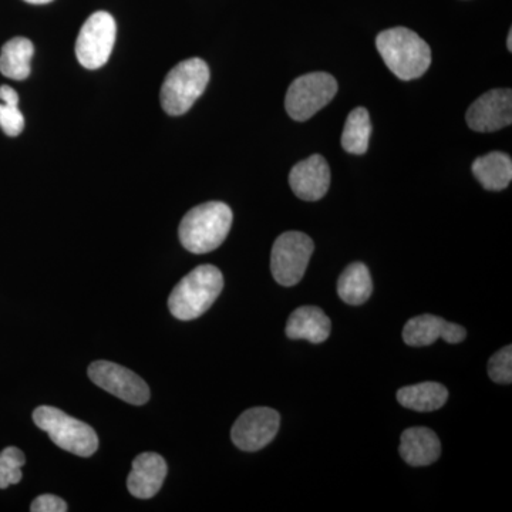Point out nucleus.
I'll list each match as a JSON object with an SVG mask.
<instances>
[{"label":"nucleus","instance_id":"1","mask_svg":"<svg viewBox=\"0 0 512 512\" xmlns=\"http://www.w3.org/2000/svg\"><path fill=\"white\" fill-rule=\"evenodd\" d=\"M231 227V208L224 202L211 201L185 214L178 235L183 247L191 254H208L221 247Z\"/></svg>","mask_w":512,"mask_h":512},{"label":"nucleus","instance_id":"2","mask_svg":"<svg viewBox=\"0 0 512 512\" xmlns=\"http://www.w3.org/2000/svg\"><path fill=\"white\" fill-rule=\"evenodd\" d=\"M376 47L390 72L404 82L419 79L429 70L430 46L413 30H384L377 36Z\"/></svg>","mask_w":512,"mask_h":512},{"label":"nucleus","instance_id":"3","mask_svg":"<svg viewBox=\"0 0 512 512\" xmlns=\"http://www.w3.org/2000/svg\"><path fill=\"white\" fill-rule=\"evenodd\" d=\"M224 288V276L214 265H201L184 276L171 292L168 308L174 318L194 320L214 305Z\"/></svg>","mask_w":512,"mask_h":512},{"label":"nucleus","instance_id":"4","mask_svg":"<svg viewBox=\"0 0 512 512\" xmlns=\"http://www.w3.org/2000/svg\"><path fill=\"white\" fill-rule=\"evenodd\" d=\"M210 76V67L198 57L178 63L161 86V106L165 113L174 117L187 113L207 89Z\"/></svg>","mask_w":512,"mask_h":512},{"label":"nucleus","instance_id":"5","mask_svg":"<svg viewBox=\"0 0 512 512\" xmlns=\"http://www.w3.org/2000/svg\"><path fill=\"white\" fill-rule=\"evenodd\" d=\"M33 421L40 430L49 434L56 446L76 456H93L99 448V437L93 427L56 407H37L33 413Z\"/></svg>","mask_w":512,"mask_h":512},{"label":"nucleus","instance_id":"6","mask_svg":"<svg viewBox=\"0 0 512 512\" xmlns=\"http://www.w3.org/2000/svg\"><path fill=\"white\" fill-rule=\"evenodd\" d=\"M338 93V82L329 73L303 74L289 86L285 107L291 119L306 121L328 106Z\"/></svg>","mask_w":512,"mask_h":512},{"label":"nucleus","instance_id":"7","mask_svg":"<svg viewBox=\"0 0 512 512\" xmlns=\"http://www.w3.org/2000/svg\"><path fill=\"white\" fill-rule=\"evenodd\" d=\"M315 245L308 235L288 231L276 238L271 254V271L282 286H295L302 281Z\"/></svg>","mask_w":512,"mask_h":512},{"label":"nucleus","instance_id":"8","mask_svg":"<svg viewBox=\"0 0 512 512\" xmlns=\"http://www.w3.org/2000/svg\"><path fill=\"white\" fill-rule=\"evenodd\" d=\"M117 25L107 12H96L84 22L76 42V56L79 63L89 70H96L109 62Z\"/></svg>","mask_w":512,"mask_h":512},{"label":"nucleus","instance_id":"9","mask_svg":"<svg viewBox=\"0 0 512 512\" xmlns=\"http://www.w3.org/2000/svg\"><path fill=\"white\" fill-rule=\"evenodd\" d=\"M89 377L96 386L119 397L123 402L143 406L150 400L147 383L136 373L117 363L107 360L94 362L89 367Z\"/></svg>","mask_w":512,"mask_h":512},{"label":"nucleus","instance_id":"10","mask_svg":"<svg viewBox=\"0 0 512 512\" xmlns=\"http://www.w3.org/2000/svg\"><path fill=\"white\" fill-rule=\"evenodd\" d=\"M281 416L269 407H254L242 413L231 430L232 443L244 451H259L275 439Z\"/></svg>","mask_w":512,"mask_h":512},{"label":"nucleus","instance_id":"11","mask_svg":"<svg viewBox=\"0 0 512 512\" xmlns=\"http://www.w3.org/2000/svg\"><path fill=\"white\" fill-rule=\"evenodd\" d=\"M467 124L478 133H493L512 123V92L497 89L478 97L467 111Z\"/></svg>","mask_w":512,"mask_h":512},{"label":"nucleus","instance_id":"12","mask_svg":"<svg viewBox=\"0 0 512 512\" xmlns=\"http://www.w3.org/2000/svg\"><path fill=\"white\" fill-rule=\"evenodd\" d=\"M466 336V329L461 328L457 323L447 322L429 313L410 319L403 329L404 343L413 348L433 345L440 338L454 345V343L463 342Z\"/></svg>","mask_w":512,"mask_h":512},{"label":"nucleus","instance_id":"13","mask_svg":"<svg viewBox=\"0 0 512 512\" xmlns=\"http://www.w3.org/2000/svg\"><path fill=\"white\" fill-rule=\"evenodd\" d=\"M289 184L296 197L303 201L322 200L330 185L328 161L319 154L306 158L292 168Z\"/></svg>","mask_w":512,"mask_h":512},{"label":"nucleus","instance_id":"14","mask_svg":"<svg viewBox=\"0 0 512 512\" xmlns=\"http://www.w3.org/2000/svg\"><path fill=\"white\" fill-rule=\"evenodd\" d=\"M167 473V463L160 454H140L133 461L130 476L127 478L128 491L141 500L153 498L163 487Z\"/></svg>","mask_w":512,"mask_h":512},{"label":"nucleus","instance_id":"15","mask_svg":"<svg viewBox=\"0 0 512 512\" xmlns=\"http://www.w3.org/2000/svg\"><path fill=\"white\" fill-rule=\"evenodd\" d=\"M400 456L409 466L424 467L436 463L441 454L437 434L427 427H410L400 439Z\"/></svg>","mask_w":512,"mask_h":512},{"label":"nucleus","instance_id":"16","mask_svg":"<svg viewBox=\"0 0 512 512\" xmlns=\"http://www.w3.org/2000/svg\"><path fill=\"white\" fill-rule=\"evenodd\" d=\"M332 330V322L322 309L316 306H302L289 316L286 336L292 340H309L315 345L325 342Z\"/></svg>","mask_w":512,"mask_h":512},{"label":"nucleus","instance_id":"17","mask_svg":"<svg viewBox=\"0 0 512 512\" xmlns=\"http://www.w3.org/2000/svg\"><path fill=\"white\" fill-rule=\"evenodd\" d=\"M473 174L485 190H505L512 180L511 157L501 151H493L477 158L473 163Z\"/></svg>","mask_w":512,"mask_h":512},{"label":"nucleus","instance_id":"18","mask_svg":"<svg viewBox=\"0 0 512 512\" xmlns=\"http://www.w3.org/2000/svg\"><path fill=\"white\" fill-rule=\"evenodd\" d=\"M448 390L443 384L424 382L403 387L397 392V400L406 409L414 412H434L446 404Z\"/></svg>","mask_w":512,"mask_h":512},{"label":"nucleus","instance_id":"19","mask_svg":"<svg viewBox=\"0 0 512 512\" xmlns=\"http://www.w3.org/2000/svg\"><path fill=\"white\" fill-rule=\"evenodd\" d=\"M35 46L26 37H13L6 42L0 53V73L12 80H26L30 76Z\"/></svg>","mask_w":512,"mask_h":512},{"label":"nucleus","instance_id":"20","mask_svg":"<svg viewBox=\"0 0 512 512\" xmlns=\"http://www.w3.org/2000/svg\"><path fill=\"white\" fill-rule=\"evenodd\" d=\"M373 282L369 269L362 262L350 264L340 275L339 298L348 305H363L372 296Z\"/></svg>","mask_w":512,"mask_h":512},{"label":"nucleus","instance_id":"21","mask_svg":"<svg viewBox=\"0 0 512 512\" xmlns=\"http://www.w3.org/2000/svg\"><path fill=\"white\" fill-rule=\"evenodd\" d=\"M370 136H372V123H370L369 111L365 107H357L346 120L342 134V147L350 154L362 156L369 148Z\"/></svg>","mask_w":512,"mask_h":512},{"label":"nucleus","instance_id":"22","mask_svg":"<svg viewBox=\"0 0 512 512\" xmlns=\"http://www.w3.org/2000/svg\"><path fill=\"white\" fill-rule=\"evenodd\" d=\"M25 463V454L18 447H8L0 453V490L20 483L23 477L22 467Z\"/></svg>","mask_w":512,"mask_h":512},{"label":"nucleus","instance_id":"23","mask_svg":"<svg viewBox=\"0 0 512 512\" xmlns=\"http://www.w3.org/2000/svg\"><path fill=\"white\" fill-rule=\"evenodd\" d=\"M488 375L495 383L510 384L512 382V346L508 345L495 353L488 362Z\"/></svg>","mask_w":512,"mask_h":512},{"label":"nucleus","instance_id":"24","mask_svg":"<svg viewBox=\"0 0 512 512\" xmlns=\"http://www.w3.org/2000/svg\"><path fill=\"white\" fill-rule=\"evenodd\" d=\"M19 103L0 104V128L9 137H18L25 128V117L19 110Z\"/></svg>","mask_w":512,"mask_h":512},{"label":"nucleus","instance_id":"25","mask_svg":"<svg viewBox=\"0 0 512 512\" xmlns=\"http://www.w3.org/2000/svg\"><path fill=\"white\" fill-rule=\"evenodd\" d=\"M32 512H66L67 504L62 498L53 494H45L37 497L30 507Z\"/></svg>","mask_w":512,"mask_h":512},{"label":"nucleus","instance_id":"26","mask_svg":"<svg viewBox=\"0 0 512 512\" xmlns=\"http://www.w3.org/2000/svg\"><path fill=\"white\" fill-rule=\"evenodd\" d=\"M0 100L5 103H19L18 92L12 87L2 86L0 87Z\"/></svg>","mask_w":512,"mask_h":512},{"label":"nucleus","instance_id":"27","mask_svg":"<svg viewBox=\"0 0 512 512\" xmlns=\"http://www.w3.org/2000/svg\"><path fill=\"white\" fill-rule=\"evenodd\" d=\"M25 2L32 3V5H46V3L53 2V0H25Z\"/></svg>","mask_w":512,"mask_h":512},{"label":"nucleus","instance_id":"28","mask_svg":"<svg viewBox=\"0 0 512 512\" xmlns=\"http://www.w3.org/2000/svg\"><path fill=\"white\" fill-rule=\"evenodd\" d=\"M507 47H508V50H510V52H512V30H510V33H508Z\"/></svg>","mask_w":512,"mask_h":512}]
</instances>
